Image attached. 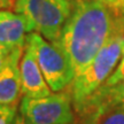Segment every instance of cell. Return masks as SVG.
<instances>
[{"label": "cell", "instance_id": "ac0fdd59", "mask_svg": "<svg viewBox=\"0 0 124 124\" xmlns=\"http://www.w3.org/2000/svg\"><path fill=\"white\" fill-rule=\"evenodd\" d=\"M122 17H123V21H124V10L122 12Z\"/></svg>", "mask_w": 124, "mask_h": 124}, {"label": "cell", "instance_id": "9c48e42d", "mask_svg": "<svg viewBox=\"0 0 124 124\" xmlns=\"http://www.w3.org/2000/svg\"><path fill=\"white\" fill-rule=\"evenodd\" d=\"M30 32V22L25 16L15 10H0V45L10 49L25 47Z\"/></svg>", "mask_w": 124, "mask_h": 124}, {"label": "cell", "instance_id": "5b68a950", "mask_svg": "<svg viewBox=\"0 0 124 124\" xmlns=\"http://www.w3.org/2000/svg\"><path fill=\"white\" fill-rule=\"evenodd\" d=\"M18 110L30 124H76L69 89L43 98L22 97Z\"/></svg>", "mask_w": 124, "mask_h": 124}, {"label": "cell", "instance_id": "52a82bcc", "mask_svg": "<svg viewBox=\"0 0 124 124\" xmlns=\"http://www.w3.org/2000/svg\"><path fill=\"white\" fill-rule=\"evenodd\" d=\"M20 71L23 97L43 98L53 93L41 72L33 51L29 45H25L20 62Z\"/></svg>", "mask_w": 124, "mask_h": 124}, {"label": "cell", "instance_id": "8992f818", "mask_svg": "<svg viewBox=\"0 0 124 124\" xmlns=\"http://www.w3.org/2000/svg\"><path fill=\"white\" fill-rule=\"evenodd\" d=\"M124 109V79L113 85H101L75 111L76 124H98L102 116Z\"/></svg>", "mask_w": 124, "mask_h": 124}, {"label": "cell", "instance_id": "e0dca14e", "mask_svg": "<svg viewBox=\"0 0 124 124\" xmlns=\"http://www.w3.org/2000/svg\"><path fill=\"white\" fill-rule=\"evenodd\" d=\"M121 2V9H122V12L124 10V0H120Z\"/></svg>", "mask_w": 124, "mask_h": 124}, {"label": "cell", "instance_id": "277c9868", "mask_svg": "<svg viewBox=\"0 0 124 124\" xmlns=\"http://www.w3.org/2000/svg\"><path fill=\"white\" fill-rule=\"evenodd\" d=\"M27 45L33 51L52 92H61L68 89L75 78V72L62 49L37 32H30L28 35Z\"/></svg>", "mask_w": 124, "mask_h": 124}, {"label": "cell", "instance_id": "ba28073f", "mask_svg": "<svg viewBox=\"0 0 124 124\" xmlns=\"http://www.w3.org/2000/svg\"><path fill=\"white\" fill-rule=\"evenodd\" d=\"M25 47L15 48L10 54L8 62L0 70V103L13 105L17 103L22 97L20 62Z\"/></svg>", "mask_w": 124, "mask_h": 124}, {"label": "cell", "instance_id": "9a60e30c", "mask_svg": "<svg viewBox=\"0 0 124 124\" xmlns=\"http://www.w3.org/2000/svg\"><path fill=\"white\" fill-rule=\"evenodd\" d=\"M15 2H16V0H0V10H4V9L10 10V9H14Z\"/></svg>", "mask_w": 124, "mask_h": 124}, {"label": "cell", "instance_id": "3957f363", "mask_svg": "<svg viewBox=\"0 0 124 124\" xmlns=\"http://www.w3.org/2000/svg\"><path fill=\"white\" fill-rule=\"evenodd\" d=\"M71 0H16L14 10L30 22L32 32H37L51 43H55L69 18Z\"/></svg>", "mask_w": 124, "mask_h": 124}, {"label": "cell", "instance_id": "7a4b0ae2", "mask_svg": "<svg viewBox=\"0 0 124 124\" xmlns=\"http://www.w3.org/2000/svg\"><path fill=\"white\" fill-rule=\"evenodd\" d=\"M124 49V33L115 36L107 43L84 70L76 76L70 91L75 111L92 95L114 72Z\"/></svg>", "mask_w": 124, "mask_h": 124}, {"label": "cell", "instance_id": "2e32d148", "mask_svg": "<svg viewBox=\"0 0 124 124\" xmlns=\"http://www.w3.org/2000/svg\"><path fill=\"white\" fill-rule=\"evenodd\" d=\"M13 124H30V123H29V122L24 118V116L18 111V114H17V116H16L15 121L13 122Z\"/></svg>", "mask_w": 124, "mask_h": 124}, {"label": "cell", "instance_id": "30bf717a", "mask_svg": "<svg viewBox=\"0 0 124 124\" xmlns=\"http://www.w3.org/2000/svg\"><path fill=\"white\" fill-rule=\"evenodd\" d=\"M18 111V106L0 103V124H13Z\"/></svg>", "mask_w": 124, "mask_h": 124}, {"label": "cell", "instance_id": "4fadbf2b", "mask_svg": "<svg viewBox=\"0 0 124 124\" xmlns=\"http://www.w3.org/2000/svg\"><path fill=\"white\" fill-rule=\"evenodd\" d=\"M14 49H10L6 46L0 45V70L6 66V63L8 62L9 58H10V54Z\"/></svg>", "mask_w": 124, "mask_h": 124}, {"label": "cell", "instance_id": "5bb4252c", "mask_svg": "<svg viewBox=\"0 0 124 124\" xmlns=\"http://www.w3.org/2000/svg\"><path fill=\"white\" fill-rule=\"evenodd\" d=\"M102 4H105L107 7L114 9L115 12H118V13L122 14V9H121V2L120 0H100Z\"/></svg>", "mask_w": 124, "mask_h": 124}, {"label": "cell", "instance_id": "6da1fadb", "mask_svg": "<svg viewBox=\"0 0 124 124\" xmlns=\"http://www.w3.org/2000/svg\"><path fill=\"white\" fill-rule=\"evenodd\" d=\"M71 1L70 16L54 44L68 56L76 77L111 38L124 33V21L100 0Z\"/></svg>", "mask_w": 124, "mask_h": 124}, {"label": "cell", "instance_id": "8fae6325", "mask_svg": "<svg viewBox=\"0 0 124 124\" xmlns=\"http://www.w3.org/2000/svg\"><path fill=\"white\" fill-rule=\"evenodd\" d=\"M98 124H124V109H116L105 114Z\"/></svg>", "mask_w": 124, "mask_h": 124}, {"label": "cell", "instance_id": "7c38bea8", "mask_svg": "<svg viewBox=\"0 0 124 124\" xmlns=\"http://www.w3.org/2000/svg\"><path fill=\"white\" fill-rule=\"evenodd\" d=\"M123 79H124V49H123V53H122L120 62H118V64L116 67V69L102 85H113Z\"/></svg>", "mask_w": 124, "mask_h": 124}]
</instances>
